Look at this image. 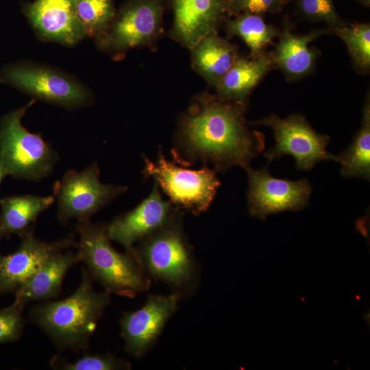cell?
Listing matches in <instances>:
<instances>
[{"instance_id": "obj_1", "label": "cell", "mask_w": 370, "mask_h": 370, "mask_svg": "<svg viewBox=\"0 0 370 370\" xmlns=\"http://www.w3.org/2000/svg\"><path fill=\"white\" fill-rule=\"evenodd\" d=\"M246 110L214 95L196 97L180 119L174 160L184 166L197 161L211 164L217 172L236 166L245 169L265 146L262 133L249 130Z\"/></svg>"}, {"instance_id": "obj_2", "label": "cell", "mask_w": 370, "mask_h": 370, "mask_svg": "<svg viewBox=\"0 0 370 370\" xmlns=\"http://www.w3.org/2000/svg\"><path fill=\"white\" fill-rule=\"evenodd\" d=\"M86 268L75 291L58 301L48 300L35 306L31 321L52 341L59 350H86L97 323L111 301L110 294L96 292Z\"/></svg>"}, {"instance_id": "obj_3", "label": "cell", "mask_w": 370, "mask_h": 370, "mask_svg": "<svg viewBox=\"0 0 370 370\" xmlns=\"http://www.w3.org/2000/svg\"><path fill=\"white\" fill-rule=\"evenodd\" d=\"M75 228L79 236L75 246L81 262H84L92 279L99 283L104 291L134 298L149 289L151 280L133 250L120 253L112 246L107 223L79 220Z\"/></svg>"}, {"instance_id": "obj_4", "label": "cell", "mask_w": 370, "mask_h": 370, "mask_svg": "<svg viewBox=\"0 0 370 370\" xmlns=\"http://www.w3.org/2000/svg\"><path fill=\"white\" fill-rule=\"evenodd\" d=\"M184 212L138 242L133 252L151 280L161 282L182 298L196 290L199 268L183 227Z\"/></svg>"}, {"instance_id": "obj_5", "label": "cell", "mask_w": 370, "mask_h": 370, "mask_svg": "<svg viewBox=\"0 0 370 370\" xmlns=\"http://www.w3.org/2000/svg\"><path fill=\"white\" fill-rule=\"evenodd\" d=\"M34 102L0 120V169L5 176L39 180L51 173L57 160L56 153L42 136L22 125V118Z\"/></svg>"}, {"instance_id": "obj_6", "label": "cell", "mask_w": 370, "mask_h": 370, "mask_svg": "<svg viewBox=\"0 0 370 370\" xmlns=\"http://www.w3.org/2000/svg\"><path fill=\"white\" fill-rule=\"evenodd\" d=\"M143 160L144 178H153L175 207L196 216L210 207L221 185L214 169L206 164L199 169L177 166L166 158L161 147L155 162L145 156Z\"/></svg>"}, {"instance_id": "obj_7", "label": "cell", "mask_w": 370, "mask_h": 370, "mask_svg": "<svg viewBox=\"0 0 370 370\" xmlns=\"http://www.w3.org/2000/svg\"><path fill=\"white\" fill-rule=\"evenodd\" d=\"M250 125L268 126L274 133L276 143L264 154L268 164L285 155H291L295 160L297 170L309 171L321 161H337L336 155L326 149L330 136L317 132L301 114H291L284 119L272 114Z\"/></svg>"}, {"instance_id": "obj_8", "label": "cell", "mask_w": 370, "mask_h": 370, "mask_svg": "<svg viewBox=\"0 0 370 370\" xmlns=\"http://www.w3.org/2000/svg\"><path fill=\"white\" fill-rule=\"evenodd\" d=\"M127 189L125 186L101 182L97 162L82 171L69 170L53 188V197L58 201V219L62 225L71 219H89Z\"/></svg>"}, {"instance_id": "obj_9", "label": "cell", "mask_w": 370, "mask_h": 370, "mask_svg": "<svg viewBox=\"0 0 370 370\" xmlns=\"http://www.w3.org/2000/svg\"><path fill=\"white\" fill-rule=\"evenodd\" d=\"M162 14L161 0L131 1L96 38L97 47L112 56H120L130 49L151 45L163 30Z\"/></svg>"}, {"instance_id": "obj_10", "label": "cell", "mask_w": 370, "mask_h": 370, "mask_svg": "<svg viewBox=\"0 0 370 370\" xmlns=\"http://www.w3.org/2000/svg\"><path fill=\"white\" fill-rule=\"evenodd\" d=\"M8 84L34 97L66 108L84 106L90 91L66 74L56 69L25 63L10 64L0 73V84Z\"/></svg>"}, {"instance_id": "obj_11", "label": "cell", "mask_w": 370, "mask_h": 370, "mask_svg": "<svg viewBox=\"0 0 370 370\" xmlns=\"http://www.w3.org/2000/svg\"><path fill=\"white\" fill-rule=\"evenodd\" d=\"M248 179L247 199L250 216L264 220L271 214L298 211L308 204L311 185L307 179L289 180L271 175L267 167L245 169Z\"/></svg>"}, {"instance_id": "obj_12", "label": "cell", "mask_w": 370, "mask_h": 370, "mask_svg": "<svg viewBox=\"0 0 370 370\" xmlns=\"http://www.w3.org/2000/svg\"><path fill=\"white\" fill-rule=\"evenodd\" d=\"M182 299L173 291L167 295L149 294L141 308L123 313L121 336L130 356L142 358L154 346Z\"/></svg>"}, {"instance_id": "obj_13", "label": "cell", "mask_w": 370, "mask_h": 370, "mask_svg": "<svg viewBox=\"0 0 370 370\" xmlns=\"http://www.w3.org/2000/svg\"><path fill=\"white\" fill-rule=\"evenodd\" d=\"M181 212L170 201L164 200L156 182L150 194L132 210L107 223L111 241L131 251L134 244L162 228Z\"/></svg>"}, {"instance_id": "obj_14", "label": "cell", "mask_w": 370, "mask_h": 370, "mask_svg": "<svg viewBox=\"0 0 370 370\" xmlns=\"http://www.w3.org/2000/svg\"><path fill=\"white\" fill-rule=\"evenodd\" d=\"M17 250L0 254V295L15 293L49 260L75 245L73 236L53 242L36 238L31 229L21 236Z\"/></svg>"}, {"instance_id": "obj_15", "label": "cell", "mask_w": 370, "mask_h": 370, "mask_svg": "<svg viewBox=\"0 0 370 370\" xmlns=\"http://www.w3.org/2000/svg\"><path fill=\"white\" fill-rule=\"evenodd\" d=\"M229 4L230 0H172L171 38L190 49L204 36L217 31Z\"/></svg>"}, {"instance_id": "obj_16", "label": "cell", "mask_w": 370, "mask_h": 370, "mask_svg": "<svg viewBox=\"0 0 370 370\" xmlns=\"http://www.w3.org/2000/svg\"><path fill=\"white\" fill-rule=\"evenodd\" d=\"M76 0H35L25 13L36 32L43 38L73 45L86 33L76 13Z\"/></svg>"}, {"instance_id": "obj_17", "label": "cell", "mask_w": 370, "mask_h": 370, "mask_svg": "<svg viewBox=\"0 0 370 370\" xmlns=\"http://www.w3.org/2000/svg\"><path fill=\"white\" fill-rule=\"evenodd\" d=\"M328 29H317L304 35L292 33L286 21L273 51L269 52L275 69H279L289 81L307 76L312 72L320 51L309 44L320 36L330 33Z\"/></svg>"}, {"instance_id": "obj_18", "label": "cell", "mask_w": 370, "mask_h": 370, "mask_svg": "<svg viewBox=\"0 0 370 370\" xmlns=\"http://www.w3.org/2000/svg\"><path fill=\"white\" fill-rule=\"evenodd\" d=\"M272 69H275L269 52L256 58L238 56L214 88V95L247 108L252 91Z\"/></svg>"}, {"instance_id": "obj_19", "label": "cell", "mask_w": 370, "mask_h": 370, "mask_svg": "<svg viewBox=\"0 0 370 370\" xmlns=\"http://www.w3.org/2000/svg\"><path fill=\"white\" fill-rule=\"evenodd\" d=\"M81 262L78 254L62 251L49 260L15 293L14 303L23 308L33 301H48L56 297L67 271Z\"/></svg>"}, {"instance_id": "obj_20", "label": "cell", "mask_w": 370, "mask_h": 370, "mask_svg": "<svg viewBox=\"0 0 370 370\" xmlns=\"http://www.w3.org/2000/svg\"><path fill=\"white\" fill-rule=\"evenodd\" d=\"M193 69L213 88L234 64L238 55L235 44L213 31L190 49Z\"/></svg>"}, {"instance_id": "obj_21", "label": "cell", "mask_w": 370, "mask_h": 370, "mask_svg": "<svg viewBox=\"0 0 370 370\" xmlns=\"http://www.w3.org/2000/svg\"><path fill=\"white\" fill-rule=\"evenodd\" d=\"M54 201L55 197L51 195H13L0 199V223L4 236H21L32 229L31 225L38 215Z\"/></svg>"}, {"instance_id": "obj_22", "label": "cell", "mask_w": 370, "mask_h": 370, "mask_svg": "<svg viewBox=\"0 0 370 370\" xmlns=\"http://www.w3.org/2000/svg\"><path fill=\"white\" fill-rule=\"evenodd\" d=\"M341 174L344 177L370 179V97L368 92L362 108L360 127L349 147L339 155Z\"/></svg>"}, {"instance_id": "obj_23", "label": "cell", "mask_w": 370, "mask_h": 370, "mask_svg": "<svg viewBox=\"0 0 370 370\" xmlns=\"http://www.w3.org/2000/svg\"><path fill=\"white\" fill-rule=\"evenodd\" d=\"M226 21L227 37L238 36L249 49L250 58L263 53L266 47L278 37L280 29L265 22L262 14L241 13Z\"/></svg>"}, {"instance_id": "obj_24", "label": "cell", "mask_w": 370, "mask_h": 370, "mask_svg": "<svg viewBox=\"0 0 370 370\" xmlns=\"http://www.w3.org/2000/svg\"><path fill=\"white\" fill-rule=\"evenodd\" d=\"M345 44L352 62L358 72L370 70V25L369 23H345L329 29Z\"/></svg>"}, {"instance_id": "obj_25", "label": "cell", "mask_w": 370, "mask_h": 370, "mask_svg": "<svg viewBox=\"0 0 370 370\" xmlns=\"http://www.w3.org/2000/svg\"><path fill=\"white\" fill-rule=\"evenodd\" d=\"M75 8L86 36L95 38L106 31L115 16L112 0H76Z\"/></svg>"}, {"instance_id": "obj_26", "label": "cell", "mask_w": 370, "mask_h": 370, "mask_svg": "<svg viewBox=\"0 0 370 370\" xmlns=\"http://www.w3.org/2000/svg\"><path fill=\"white\" fill-rule=\"evenodd\" d=\"M49 365L53 369L63 370H129L132 367L127 360L110 353L85 354L73 361L53 356Z\"/></svg>"}, {"instance_id": "obj_27", "label": "cell", "mask_w": 370, "mask_h": 370, "mask_svg": "<svg viewBox=\"0 0 370 370\" xmlns=\"http://www.w3.org/2000/svg\"><path fill=\"white\" fill-rule=\"evenodd\" d=\"M296 6L306 20L325 23L330 29L345 23L338 14L333 0H296Z\"/></svg>"}, {"instance_id": "obj_28", "label": "cell", "mask_w": 370, "mask_h": 370, "mask_svg": "<svg viewBox=\"0 0 370 370\" xmlns=\"http://www.w3.org/2000/svg\"><path fill=\"white\" fill-rule=\"evenodd\" d=\"M23 308L15 303L0 309V344L17 341L23 333Z\"/></svg>"}, {"instance_id": "obj_29", "label": "cell", "mask_w": 370, "mask_h": 370, "mask_svg": "<svg viewBox=\"0 0 370 370\" xmlns=\"http://www.w3.org/2000/svg\"><path fill=\"white\" fill-rule=\"evenodd\" d=\"M291 0H230L227 10L229 16L241 13L262 14L280 12Z\"/></svg>"}, {"instance_id": "obj_30", "label": "cell", "mask_w": 370, "mask_h": 370, "mask_svg": "<svg viewBox=\"0 0 370 370\" xmlns=\"http://www.w3.org/2000/svg\"><path fill=\"white\" fill-rule=\"evenodd\" d=\"M356 1H357L358 2H359L360 3H361L362 5L366 7H369V0H356Z\"/></svg>"}, {"instance_id": "obj_31", "label": "cell", "mask_w": 370, "mask_h": 370, "mask_svg": "<svg viewBox=\"0 0 370 370\" xmlns=\"http://www.w3.org/2000/svg\"><path fill=\"white\" fill-rule=\"evenodd\" d=\"M5 177V175H4V173L2 172V171L0 169V185H1V183L2 182V180H3V178Z\"/></svg>"}, {"instance_id": "obj_32", "label": "cell", "mask_w": 370, "mask_h": 370, "mask_svg": "<svg viewBox=\"0 0 370 370\" xmlns=\"http://www.w3.org/2000/svg\"><path fill=\"white\" fill-rule=\"evenodd\" d=\"M4 236V234H3V230H2V227H1V223H0V242L2 239V238Z\"/></svg>"}, {"instance_id": "obj_33", "label": "cell", "mask_w": 370, "mask_h": 370, "mask_svg": "<svg viewBox=\"0 0 370 370\" xmlns=\"http://www.w3.org/2000/svg\"></svg>"}]
</instances>
